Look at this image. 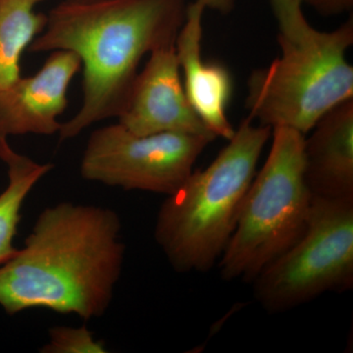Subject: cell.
I'll list each match as a JSON object with an SVG mask.
<instances>
[{"mask_svg":"<svg viewBox=\"0 0 353 353\" xmlns=\"http://www.w3.org/2000/svg\"><path fill=\"white\" fill-rule=\"evenodd\" d=\"M271 137L270 152L248 188L236 229L218 261L227 282L252 283L307 226L312 194L304 179L305 136L277 127Z\"/></svg>","mask_w":353,"mask_h":353,"instance_id":"5b68a950","label":"cell"},{"mask_svg":"<svg viewBox=\"0 0 353 353\" xmlns=\"http://www.w3.org/2000/svg\"><path fill=\"white\" fill-rule=\"evenodd\" d=\"M66 2H74V3H83V2L94 1V0H63Z\"/></svg>","mask_w":353,"mask_h":353,"instance_id":"ac0fdd59","label":"cell"},{"mask_svg":"<svg viewBox=\"0 0 353 353\" xmlns=\"http://www.w3.org/2000/svg\"><path fill=\"white\" fill-rule=\"evenodd\" d=\"M43 0H0V90L21 78L20 60L43 32L48 15L37 13Z\"/></svg>","mask_w":353,"mask_h":353,"instance_id":"4fadbf2b","label":"cell"},{"mask_svg":"<svg viewBox=\"0 0 353 353\" xmlns=\"http://www.w3.org/2000/svg\"><path fill=\"white\" fill-rule=\"evenodd\" d=\"M304 139V179L322 199L353 197V99L331 109Z\"/></svg>","mask_w":353,"mask_h":353,"instance_id":"8fae6325","label":"cell"},{"mask_svg":"<svg viewBox=\"0 0 353 353\" xmlns=\"http://www.w3.org/2000/svg\"><path fill=\"white\" fill-rule=\"evenodd\" d=\"M204 11L196 0L188 6L185 22L176 37V57L183 88L194 112L216 138L229 141L236 132L227 116L233 78L224 65L202 57Z\"/></svg>","mask_w":353,"mask_h":353,"instance_id":"30bf717a","label":"cell"},{"mask_svg":"<svg viewBox=\"0 0 353 353\" xmlns=\"http://www.w3.org/2000/svg\"><path fill=\"white\" fill-rule=\"evenodd\" d=\"M278 41L281 57L248 79V117L306 136L328 111L353 99V67L345 57L353 20L320 32L303 17L279 27Z\"/></svg>","mask_w":353,"mask_h":353,"instance_id":"277c9868","label":"cell"},{"mask_svg":"<svg viewBox=\"0 0 353 353\" xmlns=\"http://www.w3.org/2000/svg\"><path fill=\"white\" fill-rule=\"evenodd\" d=\"M188 6L187 0H94L63 1L51 9L43 32L28 50L72 51L83 69V105L62 123L60 141L124 112L141 59L176 43Z\"/></svg>","mask_w":353,"mask_h":353,"instance_id":"7a4b0ae2","label":"cell"},{"mask_svg":"<svg viewBox=\"0 0 353 353\" xmlns=\"http://www.w3.org/2000/svg\"><path fill=\"white\" fill-rule=\"evenodd\" d=\"M278 27L304 17L303 0H270Z\"/></svg>","mask_w":353,"mask_h":353,"instance_id":"9a60e30c","label":"cell"},{"mask_svg":"<svg viewBox=\"0 0 353 353\" xmlns=\"http://www.w3.org/2000/svg\"><path fill=\"white\" fill-rule=\"evenodd\" d=\"M0 159L6 163L8 183L0 194V265L17 252L13 245L21 219V209L34 185L53 169L17 153L7 139H0Z\"/></svg>","mask_w":353,"mask_h":353,"instance_id":"7c38bea8","label":"cell"},{"mask_svg":"<svg viewBox=\"0 0 353 353\" xmlns=\"http://www.w3.org/2000/svg\"><path fill=\"white\" fill-rule=\"evenodd\" d=\"M121 232L108 208L62 201L44 208L23 248L0 265V306L11 316L43 308L101 318L124 265Z\"/></svg>","mask_w":353,"mask_h":353,"instance_id":"6da1fadb","label":"cell"},{"mask_svg":"<svg viewBox=\"0 0 353 353\" xmlns=\"http://www.w3.org/2000/svg\"><path fill=\"white\" fill-rule=\"evenodd\" d=\"M257 303L271 314L326 292L353 288V197L312 196L307 226L289 250L252 281Z\"/></svg>","mask_w":353,"mask_h":353,"instance_id":"8992f818","label":"cell"},{"mask_svg":"<svg viewBox=\"0 0 353 353\" xmlns=\"http://www.w3.org/2000/svg\"><path fill=\"white\" fill-rule=\"evenodd\" d=\"M205 9L227 15L234 10L236 0H196Z\"/></svg>","mask_w":353,"mask_h":353,"instance_id":"e0dca14e","label":"cell"},{"mask_svg":"<svg viewBox=\"0 0 353 353\" xmlns=\"http://www.w3.org/2000/svg\"><path fill=\"white\" fill-rule=\"evenodd\" d=\"M214 137L187 132L139 134L108 125L90 134L80 173L90 182L170 196L194 171Z\"/></svg>","mask_w":353,"mask_h":353,"instance_id":"52a82bcc","label":"cell"},{"mask_svg":"<svg viewBox=\"0 0 353 353\" xmlns=\"http://www.w3.org/2000/svg\"><path fill=\"white\" fill-rule=\"evenodd\" d=\"M323 16H334L352 10L353 0H303Z\"/></svg>","mask_w":353,"mask_h":353,"instance_id":"2e32d148","label":"cell"},{"mask_svg":"<svg viewBox=\"0 0 353 353\" xmlns=\"http://www.w3.org/2000/svg\"><path fill=\"white\" fill-rule=\"evenodd\" d=\"M271 128L241 121L233 138L202 170H194L158 210L154 240L178 273L218 263L236 229Z\"/></svg>","mask_w":353,"mask_h":353,"instance_id":"3957f363","label":"cell"},{"mask_svg":"<svg viewBox=\"0 0 353 353\" xmlns=\"http://www.w3.org/2000/svg\"><path fill=\"white\" fill-rule=\"evenodd\" d=\"M81 67L76 53L51 51L34 75L21 76L0 90V139L27 134H58L62 124L58 118L68 106L70 83Z\"/></svg>","mask_w":353,"mask_h":353,"instance_id":"9c48e42d","label":"cell"},{"mask_svg":"<svg viewBox=\"0 0 353 353\" xmlns=\"http://www.w3.org/2000/svg\"><path fill=\"white\" fill-rule=\"evenodd\" d=\"M150 54L118 123L139 136L173 132L217 139L204 126L188 99L176 43L157 48Z\"/></svg>","mask_w":353,"mask_h":353,"instance_id":"ba28073f","label":"cell"},{"mask_svg":"<svg viewBox=\"0 0 353 353\" xmlns=\"http://www.w3.org/2000/svg\"><path fill=\"white\" fill-rule=\"evenodd\" d=\"M50 341L39 350L41 353H106L105 341L95 340L87 327L55 326L48 331Z\"/></svg>","mask_w":353,"mask_h":353,"instance_id":"5bb4252c","label":"cell"}]
</instances>
